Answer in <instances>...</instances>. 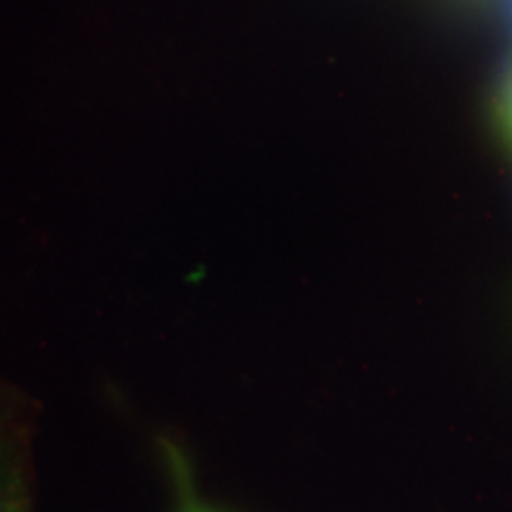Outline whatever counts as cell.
Segmentation results:
<instances>
[{"label":"cell","mask_w":512,"mask_h":512,"mask_svg":"<svg viewBox=\"0 0 512 512\" xmlns=\"http://www.w3.org/2000/svg\"><path fill=\"white\" fill-rule=\"evenodd\" d=\"M185 512H211V510H204V508H188Z\"/></svg>","instance_id":"obj_1"}]
</instances>
